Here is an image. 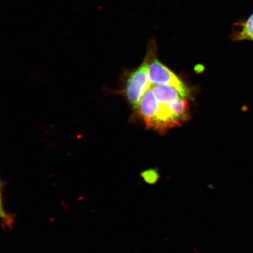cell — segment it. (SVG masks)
<instances>
[{
	"instance_id": "6da1fadb",
	"label": "cell",
	"mask_w": 253,
	"mask_h": 253,
	"mask_svg": "<svg viewBox=\"0 0 253 253\" xmlns=\"http://www.w3.org/2000/svg\"><path fill=\"white\" fill-rule=\"evenodd\" d=\"M156 45L154 41L148 47L150 59L148 68V81L151 85L167 84L175 87L182 97L191 96V90L174 73L158 61L156 55Z\"/></svg>"
},
{
	"instance_id": "7a4b0ae2",
	"label": "cell",
	"mask_w": 253,
	"mask_h": 253,
	"mask_svg": "<svg viewBox=\"0 0 253 253\" xmlns=\"http://www.w3.org/2000/svg\"><path fill=\"white\" fill-rule=\"evenodd\" d=\"M150 59V52L147 50L143 62L136 70L131 73L126 81V96L129 103L135 109H138L142 95L151 86L148 77Z\"/></svg>"
},
{
	"instance_id": "3957f363",
	"label": "cell",
	"mask_w": 253,
	"mask_h": 253,
	"mask_svg": "<svg viewBox=\"0 0 253 253\" xmlns=\"http://www.w3.org/2000/svg\"><path fill=\"white\" fill-rule=\"evenodd\" d=\"M160 103L152 91L151 87L148 88L142 95L138 108L145 126L148 128H153L154 120L159 108Z\"/></svg>"
},
{
	"instance_id": "277c9868",
	"label": "cell",
	"mask_w": 253,
	"mask_h": 253,
	"mask_svg": "<svg viewBox=\"0 0 253 253\" xmlns=\"http://www.w3.org/2000/svg\"><path fill=\"white\" fill-rule=\"evenodd\" d=\"M150 87L160 103L169 104L182 97L175 87L169 85L153 84Z\"/></svg>"
},
{
	"instance_id": "5b68a950",
	"label": "cell",
	"mask_w": 253,
	"mask_h": 253,
	"mask_svg": "<svg viewBox=\"0 0 253 253\" xmlns=\"http://www.w3.org/2000/svg\"><path fill=\"white\" fill-rule=\"evenodd\" d=\"M188 98L179 97L169 104L174 116L182 125L183 122H187L189 118V102Z\"/></svg>"
},
{
	"instance_id": "8992f818",
	"label": "cell",
	"mask_w": 253,
	"mask_h": 253,
	"mask_svg": "<svg viewBox=\"0 0 253 253\" xmlns=\"http://www.w3.org/2000/svg\"><path fill=\"white\" fill-rule=\"evenodd\" d=\"M253 34V14L243 25L239 36V40H252Z\"/></svg>"
},
{
	"instance_id": "52a82bcc",
	"label": "cell",
	"mask_w": 253,
	"mask_h": 253,
	"mask_svg": "<svg viewBox=\"0 0 253 253\" xmlns=\"http://www.w3.org/2000/svg\"><path fill=\"white\" fill-rule=\"evenodd\" d=\"M141 176L145 183L154 185L160 179V173L156 169H148L141 173Z\"/></svg>"
},
{
	"instance_id": "ba28073f",
	"label": "cell",
	"mask_w": 253,
	"mask_h": 253,
	"mask_svg": "<svg viewBox=\"0 0 253 253\" xmlns=\"http://www.w3.org/2000/svg\"><path fill=\"white\" fill-rule=\"evenodd\" d=\"M0 219L6 225H9L11 222L10 216L5 212L4 207H3L2 197L1 194V188H0Z\"/></svg>"
},
{
	"instance_id": "9c48e42d",
	"label": "cell",
	"mask_w": 253,
	"mask_h": 253,
	"mask_svg": "<svg viewBox=\"0 0 253 253\" xmlns=\"http://www.w3.org/2000/svg\"><path fill=\"white\" fill-rule=\"evenodd\" d=\"M252 40H253V36H252Z\"/></svg>"
}]
</instances>
